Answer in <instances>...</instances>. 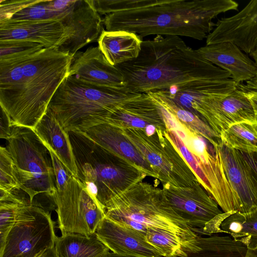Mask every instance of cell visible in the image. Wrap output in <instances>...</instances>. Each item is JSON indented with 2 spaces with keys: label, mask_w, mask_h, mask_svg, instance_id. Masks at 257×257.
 Wrapping results in <instances>:
<instances>
[{
  "label": "cell",
  "mask_w": 257,
  "mask_h": 257,
  "mask_svg": "<svg viewBox=\"0 0 257 257\" xmlns=\"http://www.w3.org/2000/svg\"><path fill=\"white\" fill-rule=\"evenodd\" d=\"M116 67L123 75L124 88L136 93L237 87L229 73L204 59L179 36L157 35L143 41L138 57Z\"/></svg>",
  "instance_id": "cell-1"
},
{
  "label": "cell",
  "mask_w": 257,
  "mask_h": 257,
  "mask_svg": "<svg viewBox=\"0 0 257 257\" xmlns=\"http://www.w3.org/2000/svg\"><path fill=\"white\" fill-rule=\"evenodd\" d=\"M94 4L105 15L106 31H126L142 39L156 35L197 40L213 30V19L238 7L232 0H94Z\"/></svg>",
  "instance_id": "cell-2"
},
{
  "label": "cell",
  "mask_w": 257,
  "mask_h": 257,
  "mask_svg": "<svg viewBox=\"0 0 257 257\" xmlns=\"http://www.w3.org/2000/svg\"><path fill=\"white\" fill-rule=\"evenodd\" d=\"M73 59L54 48L0 59V106L11 127L34 129L69 75Z\"/></svg>",
  "instance_id": "cell-3"
},
{
  "label": "cell",
  "mask_w": 257,
  "mask_h": 257,
  "mask_svg": "<svg viewBox=\"0 0 257 257\" xmlns=\"http://www.w3.org/2000/svg\"><path fill=\"white\" fill-rule=\"evenodd\" d=\"M140 94L68 76L57 88L48 109L68 132H84L107 123L120 107Z\"/></svg>",
  "instance_id": "cell-4"
},
{
  "label": "cell",
  "mask_w": 257,
  "mask_h": 257,
  "mask_svg": "<svg viewBox=\"0 0 257 257\" xmlns=\"http://www.w3.org/2000/svg\"><path fill=\"white\" fill-rule=\"evenodd\" d=\"M105 215L146 234L148 228L160 229L186 244L198 235L173 209L162 189L139 182L112 198L104 206Z\"/></svg>",
  "instance_id": "cell-5"
},
{
  "label": "cell",
  "mask_w": 257,
  "mask_h": 257,
  "mask_svg": "<svg viewBox=\"0 0 257 257\" xmlns=\"http://www.w3.org/2000/svg\"><path fill=\"white\" fill-rule=\"evenodd\" d=\"M69 135L77 178L103 207L112 198L147 176L129 161L98 145L81 132L71 131Z\"/></svg>",
  "instance_id": "cell-6"
},
{
  "label": "cell",
  "mask_w": 257,
  "mask_h": 257,
  "mask_svg": "<svg viewBox=\"0 0 257 257\" xmlns=\"http://www.w3.org/2000/svg\"><path fill=\"white\" fill-rule=\"evenodd\" d=\"M167 134L192 169L199 183L223 212H240L239 200L226 177L218 150L203 137L190 131L170 130Z\"/></svg>",
  "instance_id": "cell-7"
},
{
  "label": "cell",
  "mask_w": 257,
  "mask_h": 257,
  "mask_svg": "<svg viewBox=\"0 0 257 257\" xmlns=\"http://www.w3.org/2000/svg\"><path fill=\"white\" fill-rule=\"evenodd\" d=\"M6 148L19 176L21 189L30 203L39 193L51 197L57 190L50 152L33 129L14 126L6 140Z\"/></svg>",
  "instance_id": "cell-8"
},
{
  "label": "cell",
  "mask_w": 257,
  "mask_h": 257,
  "mask_svg": "<svg viewBox=\"0 0 257 257\" xmlns=\"http://www.w3.org/2000/svg\"><path fill=\"white\" fill-rule=\"evenodd\" d=\"M122 130L152 167L157 179L163 184L187 187L198 181L190 166L168 136L166 131L156 128L147 133L142 128Z\"/></svg>",
  "instance_id": "cell-9"
},
{
  "label": "cell",
  "mask_w": 257,
  "mask_h": 257,
  "mask_svg": "<svg viewBox=\"0 0 257 257\" xmlns=\"http://www.w3.org/2000/svg\"><path fill=\"white\" fill-rule=\"evenodd\" d=\"M56 237L50 214L32 203L22 202L0 257H36L54 247Z\"/></svg>",
  "instance_id": "cell-10"
},
{
  "label": "cell",
  "mask_w": 257,
  "mask_h": 257,
  "mask_svg": "<svg viewBox=\"0 0 257 257\" xmlns=\"http://www.w3.org/2000/svg\"><path fill=\"white\" fill-rule=\"evenodd\" d=\"M51 198L57 207L58 227L62 234L91 235L105 216L103 206L73 176L65 188L56 190Z\"/></svg>",
  "instance_id": "cell-11"
},
{
  "label": "cell",
  "mask_w": 257,
  "mask_h": 257,
  "mask_svg": "<svg viewBox=\"0 0 257 257\" xmlns=\"http://www.w3.org/2000/svg\"><path fill=\"white\" fill-rule=\"evenodd\" d=\"M162 189L173 209L197 234L223 233L221 224L232 211L220 210L198 181L187 187L163 184Z\"/></svg>",
  "instance_id": "cell-12"
},
{
  "label": "cell",
  "mask_w": 257,
  "mask_h": 257,
  "mask_svg": "<svg viewBox=\"0 0 257 257\" xmlns=\"http://www.w3.org/2000/svg\"><path fill=\"white\" fill-rule=\"evenodd\" d=\"M48 4L54 20L67 29L69 38L58 50L74 56L77 51L98 39L103 29V20L97 12L94 0H52Z\"/></svg>",
  "instance_id": "cell-13"
},
{
  "label": "cell",
  "mask_w": 257,
  "mask_h": 257,
  "mask_svg": "<svg viewBox=\"0 0 257 257\" xmlns=\"http://www.w3.org/2000/svg\"><path fill=\"white\" fill-rule=\"evenodd\" d=\"M190 111L207 121L219 136L236 123L257 124L251 103L238 85L228 95L201 96L191 102Z\"/></svg>",
  "instance_id": "cell-14"
},
{
  "label": "cell",
  "mask_w": 257,
  "mask_h": 257,
  "mask_svg": "<svg viewBox=\"0 0 257 257\" xmlns=\"http://www.w3.org/2000/svg\"><path fill=\"white\" fill-rule=\"evenodd\" d=\"M107 123L122 129L133 127L147 130L152 126L166 131L177 128L171 116L148 93H141L125 103L110 116Z\"/></svg>",
  "instance_id": "cell-15"
},
{
  "label": "cell",
  "mask_w": 257,
  "mask_h": 257,
  "mask_svg": "<svg viewBox=\"0 0 257 257\" xmlns=\"http://www.w3.org/2000/svg\"><path fill=\"white\" fill-rule=\"evenodd\" d=\"M215 27L206 37V45L230 42L250 54L257 45V0L236 14L219 20Z\"/></svg>",
  "instance_id": "cell-16"
},
{
  "label": "cell",
  "mask_w": 257,
  "mask_h": 257,
  "mask_svg": "<svg viewBox=\"0 0 257 257\" xmlns=\"http://www.w3.org/2000/svg\"><path fill=\"white\" fill-rule=\"evenodd\" d=\"M218 150L227 179L241 205V213L257 210V180L238 151L221 141Z\"/></svg>",
  "instance_id": "cell-17"
},
{
  "label": "cell",
  "mask_w": 257,
  "mask_h": 257,
  "mask_svg": "<svg viewBox=\"0 0 257 257\" xmlns=\"http://www.w3.org/2000/svg\"><path fill=\"white\" fill-rule=\"evenodd\" d=\"M69 37L67 29L59 21L10 19L0 22V41L25 40L40 44L45 48L58 49Z\"/></svg>",
  "instance_id": "cell-18"
},
{
  "label": "cell",
  "mask_w": 257,
  "mask_h": 257,
  "mask_svg": "<svg viewBox=\"0 0 257 257\" xmlns=\"http://www.w3.org/2000/svg\"><path fill=\"white\" fill-rule=\"evenodd\" d=\"M98 238L114 253L137 257H162L148 242L146 234L105 216L97 227Z\"/></svg>",
  "instance_id": "cell-19"
},
{
  "label": "cell",
  "mask_w": 257,
  "mask_h": 257,
  "mask_svg": "<svg viewBox=\"0 0 257 257\" xmlns=\"http://www.w3.org/2000/svg\"><path fill=\"white\" fill-rule=\"evenodd\" d=\"M68 76L102 86L125 87L122 73L109 63L98 46L90 47L83 53H76Z\"/></svg>",
  "instance_id": "cell-20"
},
{
  "label": "cell",
  "mask_w": 257,
  "mask_h": 257,
  "mask_svg": "<svg viewBox=\"0 0 257 257\" xmlns=\"http://www.w3.org/2000/svg\"><path fill=\"white\" fill-rule=\"evenodd\" d=\"M204 59L226 71L237 84L257 75V65L233 43L224 42L196 50Z\"/></svg>",
  "instance_id": "cell-21"
},
{
  "label": "cell",
  "mask_w": 257,
  "mask_h": 257,
  "mask_svg": "<svg viewBox=\"0 0 257 257\" xmlns=\"http://www.w3.org/2000/svg\"><path fill=\"white\" fill-rule=\"evenodd\" d=\"M80 132L103 148L127 160L147 176L157 179L152 167L119 127L105 123Z\"/></svg>",
  "instance_id": "cell-22"
},
{
  "label": "cell",
  "mask_w": 257,
  "mask_h": 257,
  "mask_svg": "<svg viewBox=\"0 0 257 257\" xmlns=\"http://www.w3.org/2000/svg\"><path fill=\"white\" fill-rule=\"evenodd\" d=\"M48 149L51 150L67 171L77 178L78 170L69 132L49 109L33 129Z\"/></svg>",
  "instance_id": "cell-23"
},
{
  "label": "cell",
  "mask_w": 257,
  "mask_h": 257,
  "mask_svg": "<svg viewBox=\"0 0 257 257\" xmlns=\"http://www.w3.org/2000/svg\"><path fill=\"white\" fill-rule=\"evenodd\" d=\"M247 247L229 235H198L173 257H245Z\"/></svg>",
  "instance_id": "cell-24"
},
{
  "label": "cell",
  "mask_w": 257,
  "mask_h": 257,
  "mask_svg": "<svg viewBox=\"0 0 257 257\" xmlns=\"http://www.w3.org/2000/svg\"><path fill=\"white\" fill-rule=\"evenodd\" d=\"M143 41L137 34L123 30H103L97 39L100 50L114 66L136 59Z\"/></svg>",
  "instance_id": "cell-25"
},
{
  "label": "cell",
  "mask_w": 257,
  "mask_h": 257,
  "mask_svg": "<svg viewBox=\"0 0 257 257\" xmlns=\"http://www.w3.org/2000/svg\"><path fill=\"white\" fill-rule=\"evenodd\" d=\"M147 93L171 116L177 129H187L203 137L214 146L218 145L221 141L220 136L205 120L178 105L162 90L152 91Z\"/></svg>",
  "instance_id": "cell-26"
},
{
  "label": "cell",
  "mask_w": 257,
  "mask_h": 257,
  "mask_svg": "<svg viewBox=\"0 0 257 257\" xmlns=\"http://www.w3.org/2000/svg\"><path fill=\"white\" fill-rule=\"evenodd\" d=\"M55 248L58 257H106L110 250L95 233L89 236L69 233L56 237Z\"/></svg>",
  "instance_id": "cell-27"
},
{
  "label": "cell",
  "mask_w": 257,
  "mask_h": 257,
  "mask_svg": "<svg viewBox=\"0 0 257 257\" xmlns=\"http://www.w3.org/2000/svg\"><path fill=\"white\" fill-rule=\"evenodd\" d=\"M220 228L223 233L241 242L248 249L257 247V210L248 213L232 211Z\"/></svg>",
  "instance_id": "cell-28"
},
{
  "label": "cell",
  "mask_w": 257,
  "mask_h": 257,
  "mask_svg": "<svg viewBox=\"0 0 257 257\" xmlns=\"http://www.w3.org/2000/svg\"><path fill=\"white\" fill-rule=\"evenodd\" d=\"M256 124L239 123L220 134L221 142L230 148L245 152H257Z\"/></svg>",
  "instance_id": "cell-29"
},
{
  "label": "cell",
  "mask_w": 257,
  "mask_h": 257,
  "mask_svg": "<svg viewBox=\"0 0 257 257\" xmlns=\"http://www.w3.org/2000/svg\"><path fill=\"white\" fill-rule=\"evenodd\" d=\"M147 241L155 247L162 257H173L181 250L183 243L176 236L165 231L148 228Z\"/></svg>",
  "instance_id": "cell-30"
},
{
  "label": "cell",
  "mask_w": 257,
  "mask_h": 257,
  "mask_svg": "<svg viewBox=\"0 0 257 257\" xmlns=\"http://www.w3.org/2000/svg\"><path fill=\"white\" fill-rule=\"evenodd\" d=\"M21 189L19 176L15 163L6 147H0V190L13 192Z\"/></svg>",
  "instance_id": "cell-31"
},
{
  "label": "cell",
  "mask_w": 257,
  "mask_h": 257,
  "mask_svg": "<svg viewBox=\"0 0 257 257\" xmlns=\"http://www.w3.org/2000/svg\"><path fill=\"white\" fill-rule=\"evenodd\" d=\"M24 202L26 201L21 198L15 201H0V251L15 223L19 205Z\"/></svg>",
  "instance_id": "cell-32"
},
{
  "label": "cell",
  "mask_w": 257,
  "mask_h": 257,
  "mask_svg": "<svg viewBox=\"0 0 257 257\" xmlns=\"http://www.w3.org/2000/svg\"><path fill=\"white\" fill-rule=\"evenodd\" d=\"M45 48L40 44L25 40L0 41V59L30 54Z\"/></svg>",
  "instance_id": "cell-33"
},
{
  "label": "cell",
  "mask_w": 257,
  "mask_h": 257,
  "mask_svg": "<svg viewBox=\"0 0 257 257\" xmlns=\"http://www.w3.org/2000/svg\"><path fill=\"white\" fill-rule=\"evenodd\" d=\"M39 0H1L0 22L11 19L17 13Z\"/></svg>",
  "instance_id": "cell-34"
},
{
  "label": "cell",
  "mask_w": 257,
  "mask_h": 257,
  "mask_svg": "<svg viewBox=\"0 0 257 257\" xmlns=\"http://www.w3.org/2000/svg\"><path fill=\"white\" fill-rule=\"evenodd\" d=\"M48 150L52 162L57 190H62L65 188L72 175L67 171L56 155L51 150Z\"/></svg>",
  "instance_id": "cell-35"
},
{
  "label": "cell",
  "mask_w": 257,
  "mask_h": 257,
  "mask_svg": "<svg viewBox=\"0 0 257 257\" xmlns=\"http://www.w3.org/2000/svg\"><path fill=\"white\" fill-rule=\"evenodd\" d=\"M11 128L9 118L5 110L1 107V138L7 140L10 136Z\"/></svg>",
  "instance_id": "cell-36"
},
{
  "label": "cell",
  "mask_w": 257,
  "mask_h": 257,
  "mask_svg": "<svg viewBox=\"0 0 257 257\" xmlns=\"http://www.w3.org/2000/svg\"><path fill=\"white\" fill-rule=\"evenodd\" d=\"M239 152L251 169L257 180V152Z\"/></svg>",
  "instance_id": "cell-37"
},
{
  "label": "cell",
  "mask_w": 257,
  "mask_h": 257,
  "mask_svg": "<svg viewBox=\"0 0 257 257\" xmlns=\"http://www.w3.org/2000/svg\"><path fill=\"white\" fill-rule=\"evenodd\" d=\"M244 92L251 103L257 120V89L244 90Z\"/></svg>",
  "instance_id": "cell-38"
},
{
  "label": "cell",
  "mask_w": 257,
  "mask_h": 257,
  "mask_svg": "<svg viewBox=\"0 0 257 257\" xmlns=\"http://www.w3.org/2000/svg\"><path fill=\"white\" fill-rule=\"evenodd\" d=\"M36 257H58L56 252L55 246L48 248L41 252Z\"/></svg>",
  "instance_id": "cell-39"
},
{
  "label": "cell",
  "mask_w": 257,
  "mask_h": 257,
  "mask_svg": "<svg viewBox=\"0 0 257 257\" xmlns=\"http://www.w3.org/2000/svg\"><path fill=\"white\" fill-rule=\"evenodd\" d=\"M245 257H257V247L253 249H248Z\"/></svg>",
  "instance_id": "cell-40"
},
{
  "label": "cell",
  "mask_w": 257,
  "mask_h": 257,
  "mask_svg": "<svg viewBox=\"0 0 257 257\" xmlns=\"http://www.w3.org/2000/svg\"><path fill=\"white\" fill-rule=\"evenodd\" d=\"M249 55L257 65V45L253 51Z\"/></svg>",
  "instance_id": "cell-41"
},
{
  "label": "cell",
  "mask_w": 257,
  "mask_h": 257,
  "mask_svg": "<svg viewBox=\"0 0 257 257\" xmlns=\"http://www.w3.org/2000/svg\"><path fill=\"white\" fill-rule=\"evenodd\" d=\"M106 257H137L131 255H123L114 253L110 251Z\"/></svg>",
  "instance_id": "cell-42"
},
{
  "label": "cell",
  "mask_w": 257,
  "mask_h": 257,
  "mask_svg": "<svg viewBox=\"0 0 257 257\" xmlns=\"http://www.w3.org/2000/svg\"><path fill=\"white\" fill-rule=\"evenodd\" d=\"M255 78L256 86L254 87V88L257 89V75Z\"/></svg>",
  "instance_id": "cell-43"
},
{
  "label": "cell",
  "mask_w": 257,
  "mask_h": 257,
  "mask_svg": "<svg viewBox=\"0 0 257 257\" xmlns=\"http://www.w3.org/2000/svg\"><path fill=\"white\" fill-rule=\"evenodd\" d=\"M256 128H257V124L256 125Z\"/></svg>",
  "instance_id": "cell-44"
}]
</instances>
